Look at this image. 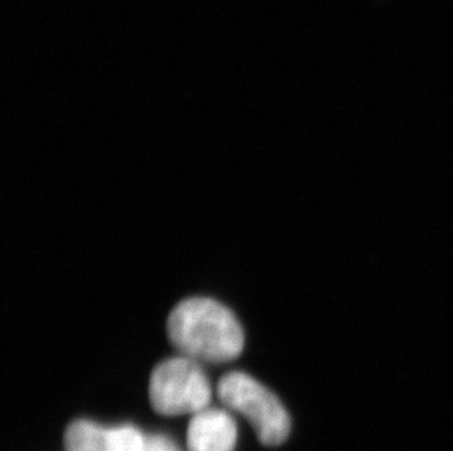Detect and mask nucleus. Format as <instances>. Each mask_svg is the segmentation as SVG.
<instances>
[{
  "mask_svg": "<svg viewBox=\"0 0 453 451\" xmlns=\"http://www.w3.org/2000/svg\"><path fill=\"white\" fill-rule=\"evenodd\" d=\"M149 396L151 408L160 415L193 417L210 408L213 393L202 363L180 355L154 368Z\"/></svg>",
  "mask_w": 453,
  "mask_h": 451,
  "instance_id": "nucleus-3",
  "label": "nucleus"
},
{
  "mask_svg": "<svg viewBox=\"0 0 453 451\" xmlns=\"http://www.w3.org/2000/svg\"><path fill=\"white\" fill-rule=\"evenodd\" d=\"M142 431L133 425L103 426L80 419L66 428L65 451H142Z\"/></svg>",
  "mask_w": 453,
  "mask_h": 451,
  "instance_id": "nucleus-4",
  "label": "nucleus"
},
{
  "mask_svg": "<svg viewBox=\"0 0 453 451\" xmlns=\"http://www.w3.org/2000/svg\"><path fill=\"white\" fill-rule=\"evenodd\" d=\"M218 396L229 410L251 424L265 446H280L291 434V417L282 401L251 375L240 371L223 375L219 379Z\"/></svg>",
  "mask_w": 453,
  "mask_h": 451,
  "instance_id": "nucleus-2",
  "label": "nucleus"
},
{
  "mask_svg": "<svg viewBox=\"0 0 453 451\" xmlns=\"http://www.w3.org/2000/svg\"><path fill=\"white\" fill-rule=\"evenodd\" d=\"M238 426L229 410L207 408L191 417L187 430L188 451H234Z\"/></svg>",
  "mask_w": 453,
  "mask_h": 451,
  "instance_id": "nucleus-5",
  "label": "nucleus"
},
{
  "mask_svg": "<svg viewBox=\"0 0 453 451\" xmlns=\"http://www.w3.org/2000/svg\"><path fill=\"white\" fill-rule=\"evenodd\" d=\"M142 451H180L173 440L166 435H146Z\"/></svg>",
  "mask_w": 453,
  "mask_h": 451,
  "instance_id": "nucleus-6",
  "label": "nucleus"
},
{
  "mask_svg": "<svg viewBox=\"0 0 453 451\" xmlns=\"http://www.w3.org/2000/svg\"><path fill=\"white\" fill-rule=\"evenodd\" d=\"M166 328L180 356L198 363H226L244 350V330L235 314L211 298L197 296L178 303Z\"/></svg>",
  "mask_w": 453,
  "mask_h": 451,
  "instance_id": "nucleus-1",
  "label": "nucleus"
}]
</instances>
